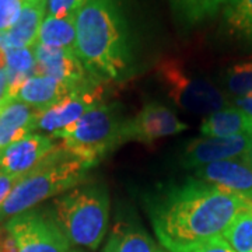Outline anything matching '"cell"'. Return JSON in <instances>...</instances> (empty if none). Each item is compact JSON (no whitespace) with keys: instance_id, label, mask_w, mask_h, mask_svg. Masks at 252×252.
<instances>
[{"instance_id":"28","label":"cell","mask_w":252,"mask_h":252,"mask_svg":"<svg viewBox=\"0 0 252 252\" xmlns=\"http://www.w3.org/2000/svg\"><path fill=\"white\" fill-rule=\"evenodd\" d=\"M21 177L16 175H7V174H0V206L4 203V200L7 199L13 188L17 185Z\"/></svg>"},{"instance_id":"12","label":"cell","mask_w":252,"mask_h":252,"mask_svg":"<svg viewBox=\"0 0 252 252\" xmlns=\"http://www.w3.org/2000/svg\"><path fill=\"white\" fill-rule=\"evenodd\" d=\"M251 135L231 137H199L189 142L181 156V164L187 168H198L212 162L243 157L251 143Z\"/></svg>"},{"instance_id":"16","label":"cell","mask_w":252,"mask_h":252,"mask_svg":"<svg viewBox=\"0 0 252 252\" xmlns=\"http://www.w3.org/2000/svg\"><path fill=\"white\" fill-rule=\"evenodd\" d=\"M39 111L20 99H10L0 108V150L31 135L36 129Z\"/></svg>"},{"instance_id":"9","label":"cell","mask_w":252,"mask_h":252,"mask_svg":"<svg viewBox=\"0 0 252 252\" xmlns=\"http://www.w3.org/2000/svg\"><path fill=\"white\" fill-rule=\"evenodd\" d=\"M104 87L102 84L95 81L90 86L73 93L67 98L51 108L41 111L36 119V129H41L49 136L63 127L73 125L83 115H86L90 109L97 107L102 102Z\"/></svg>"},{"instance_id":"3","label":"cell","mask_w":252,"mask_h":252,"mask_svg":"<svg viewBox=\"0 0 252 252\" xmlns=\"http://www.w3.org/2000/svg\"><path fill=\"white\" fill-rule=\"evenodd\" d=\"M87 170L90 168L84 162L58 146L35 170L20 178L0 206V220L21 215L46 199L73 189L84 180Z\"/></svg>"},{"instance_id":"6","label":"cell","mask_w":252,"mask_h":252,"mask_svg":"<svg viewBox=\"0 0 252 252\" xmlns=\"http://www.w3.org/2000/svg\"><path fill=\"white\" fill-rule=\"evenodd\" d=\"M157 76L170 98L184 111L199 115H212L224 108L225 98L212 83L193 77L180 63L165 59L157 66Z\"/></svg>"},{"instance_id":"8","label":"cell","mask_w":252,"mask_h":252,"mask_svg":"<svg viewBox=\"0 0 252 252\" xmlns=\"http://www.w3.org/2000/svg\"><path fill=\"white\" fill-rule=\"evenodd\" d=\"M187 129L188 125L182 122L174 111L161 104L152 102L144 105L135 118L126 119L122 140L124 143L130 140L152 143L157 139L177 135Z\"/></svg>"},{"instance_id":"21","label":"cell","mask_w":252,"mask_h":252,"mask_svg":"<svg viewBox=\"0 0 252 252\" xmlns=\"http://www.w3.org/2000/svg\"><path fill=\"white\" fill-rule=\"evenodd\" d=\"M171 7L182 24L193 27L216 16L228 0H170Z\"/></svg>"},{"instance_id":"13","label":"cell","mask_w":252,"mask_h":252,"mask_svg":"<svg viewBox=\"0 0 252 252\" xmlns=\"http://www.w3.org/2000/svg\"><path fill=\"white\" fill-rule=\"evenodd\" d=\"M199 181L252 199V167L241 158L217 161L195 168Z\"/></svg>"},{"instance_id":"32","label":"cell","mask_w":252,"mask_h":252,"mask_svg":"<svg viewBox=\"0 0 252 252\" xmlns=\"http://www.w3.org/2000/svg\"><path fill=\"white\" fill-rule=\"evenodd\" d=\"M243 160L245 162H248L250 165L252 167V140L251 143H250V147H248V150L245 152V154L243 156Z\"/></svg>"},{"instance_id":"25","label":"cell","mask_w":252,"mask_h":252,"mask_svg":"<svg viewBox=\"0 0 252 252\" xmlns=\"http://www.w3.org/2000/svg\"><path fill=\"white\" fill-rule=\"evenodd\" d=\"M24 3L26 0H0V32L17 23Z\"/></svg>"},{"instance_id":"31","label":"cell","mask_w":252,"mask_h":252,"mask_svg":"<svg viewBox=\"0 0 252 252\" xmlns=\"http://www.w3.org/2000/svg\"><path fill=\"white\" fill-rule=\"evenodd\" d=\"M7 67V56H6V51H3L0 48V70Z\"/></svg>"},{"instance_id":"23","label":"cell","mask_w":252,"mask_h":252,"mask_svg":"<svg viewBox=\"0 0 252 252\" xmlns=\"http://www.w3.org/2000/svg\"><path fill=\"white\" fill-rule=\"evenodd\" d=\"M7 56V67L6 70L10 73H17L31 77L35 74V54L34 48H20L6 51Z\"/></svg>"},{"instance_id":"33","label":"cell","mask_w":252,"mask_h":252,"mask_svg":"<svg viewBox=\"0 0 252 252\" xmlns=\"http://www.w3.org/2000/svg\"><path fill=\"white\" fill-rule=\"evenodd\" d=\"M26 1H46V0H26Z\"/></svg>"},{"instance_id":"24","label":"cell","mask_w":252,"mask_h":252,"mask_svg":"<svg viewBox=\"0 0 252 252\" xmlns=\"http://www.w3.org/2000/svg\"><path fill=\"white\" fill-rule=\"evenodd\" d=\"M227 87L235 95L241 97L252 91V62L234 64L227 72Z\"/></svg>"},{"instance_id":"34","label":"cell","mask_w":252,"mask_h":252,"mask_svg":"<svg viewBox=\"0 0 252 252\" xmlns=\"http://www.w3.org/2000/svg\"><path fill=\"white\" fill-rule=\"evenodd\" d=\"M69 252H83V251H77V250H74V251H69Z\"/></svg>"},{"instance_id":"1","label":"cell","mask_w":252,"mask_h":252,"mask_svg":"<svg viewBox=\"0 0 252 252\" xmlns=\"http://www.w3.org/2000/svg\"><path fill=\"white\" fill-rule=\"evenodd\" d=\"M248 210H252V199L203 181L189 180L156 198L150 219L162 247L168 252H184L221 237Z\"/></svg>"},{"instance_id":"4","label":"cell","mask_w":252,"mask_h":252,"mask_svg":"<svg viewBox=\"0 0 252 252\" xmlns=\"http://www.w3.org/2000/svg\"><path fill=\"white\" fill-rule=\"evenodd\" d=\"M55 219L70 245L97 250L108 230L107 189L97 184L70 189L55 200Z\"/></svg>"},{"instance_id":"30","label":"cell","mask_w":252,"mask_h":252,"mask_svg":"<svg viewBox=\"0 0 252 252\" xmlns=\"http://www.w3.org/2000/svg\"><path fill=\"white\" fill-rule=\"evenodd\" d=\"M235 107L252 117V91L235 99Z\"/></svg>"},{"instance_id":"19","label":"cell","mask_w":252,"mask_h":252,"mask_svg":"<svg viewBox=\"0 0 252 252\" xmlns=\"http://www.w3.org/2000/svg\"><path fill=\"white\" fill-rule=\"evenodd\" d=\"M36 44L56 48H69L76 51V16H46L39 28Z\"/></svg>"},{"instance_id":"7","label":"cell","mask_w":252,"mask_h":252,"mask_svg":"<svg viewBox=\"0 0 252 252\" xmlns=\"http://www.w3.org/2000/svg\"><path fill=\"white\" fill-rule=\"evenodd\" d=\"M17 252H69L70 243L56 219L41 210H28L6 223Z\"/></svg>"},{"instance_id":"20","label":"cell","mask_w":252,"mask_h":252,"mask_svg":"<svg viewBox=\"0 0 252 252\" xmlns=\"http://www.w3.org/2000/svg\"><path fill=\"white\" fill-rule=\"evenodd\" d=\"M223 18L228 34L252 48V0H228Z\"/></svg>"},{"instance_id":"11","label":"cell","mask_w":252,"mask_h":252,"mask_svg":"<svg viewBox=\"0 0 252 252\" xmlns=\"http://www.w3.org/2000/svg\"><path fill=\"white\" fill-rule=\"evenodd\" d=\"M58 146L54 137L45 135H31L0 150V174L23 177L45 160Z\"/></svg>"},{"instance_id":"27","label":"cell","mask_w":252,"mask_h":252,"mask_svg":"<svg viewBox=\"0 0 252 252\" xmlns=\"http://www.w3.org/2000/svg\"><path fill=\"white\" fill-rule=\"evenodd\" d=\"M184 252H235L230 244L225 241L223 237H216L212 240H207L203 243H199L190 247Z\"/></svg>"},{"instance_id":"17","label":"cell","mask_w":252,"mask_h":252,"mask_svg":"<svg viewBox=\"0 0 252 252\" xmlns=\"http://www.w3.org/2000/svg\"><path fill=\"white\" fill-rule=\"evenodd\" d=\"M200 133L206 137L252 136V117L237 107L223 108L209 115L203 121L200 126Z\"/></svg>"},{"instance_id":"15","label":"cell","mask_w":252,"mask_h":252,"mask_svg":"<svg viewBox=\"0 0 252 252\" xmlns=\"http://www.w3.org/2000/svg\"><path fill=\"white\" fill-rule=\"evenodd\" d=\"M84 87H74L72 84H67L64 81L49 77V76H31L23 84L21 90L18 91L17 99L41 112V111L54 107L58 102L72 95L73 93L81 90Z\"/></svg>"},{"instance_id":"14","label":"cell","mask_w":252,"mask_h":252,"mask_svg":"<svg viewBox=\"0 0 252 252\" xmlns=\"http://www.w3.org/2000/svg\"><path fill=\"white\" fill-rule=\"evenodd\" d=\"M45 13L46 1H26L17 23L0 32V48L3 51L34 48Z\"/></svg>"},{"instance_id":"5","label":"cell","mask_w":252,"mask_h":252,"mask_svg":"<svg viewBox=\"0 0 252 252\" xmlns=\"http://www.w3.org/2000/svg\"><path fill=\"white\" fill-rule=\"evenodd\" d=\"M126 119L115 102H101L73 125L55 132L51 137L61 139L63 149L89 168L124 143L122 132Z\"/></svg>"},{"instance_id":"29","label":"cell","mask_w":252,"mask_h":252,"mask_svg":"<svg viewBox=\"0 0 252 252\" xmlns=\"http://www.w3.org/2000/svg\"><path fill=\"white\" fill-rule=\"evenodd\" d=\"M9 95V79H7V70H0V108L10 101Z\"/></svg>"},{"instance_id":"26","label":"cell","mask_w":252,"mask_h":252,"mask_svg":"<svg viewBox=\"0 0 252 252\" xmlns=\"http://www.w3.org/2000/svg\"><path fill=\"white\" fill-rule=\"evenodd\" d=\"M87 0H46V14L52 17L76 16Z\"/></svg>"},{"instance_id":"2","label":"cell","mask_w":252,"mask_h":252,"mask_svg":"<svg viewBox=\"0 0 252 252\" xmlns=\"http://www.w3.org/2000/svg\"><path fill=\"white\" fill-rule=\"evenodd\" d=\"M76 54L97 81H124L133 69V49L117 0H87L76 13Z\"/></svg>"},{"instance_id":"18","label":"cell","mask_w":252,"mask_h":252,"mask_svg":"<svg viewBox=\"0 0 252 252\" xmlns=\"http://www.w3.org/2000/svg\"><path fill=\"white\" fill-rule=\"evenodd\" d=\"M102 252H168L144 231L132 225H117Z\"/></svg>"},{"instance_id":"10","label":"cell","mask_w":252,"mask_h":252,"mask_svg":"<svg viewBox=\"0 0 252 252\" xmlns=\"http://www.w3.org/2000/svg\"><path fill=\"white\" fill-rule=\"evenodd\" d=\"M34 54L36 62L34 76H49L74 87H84L97 81L84 69L74 49L36 44Z\"/></svg>"},{"instance_id":"22","label":"cell","mask_w":252,"mask_h":252,"mask_svg":"<svg viewBox=\"0 0 252 252\" xmlns=\"http://www.w3.org/2000/svg\"><path fill=\"white\" fill-rule=\"evenodd\" d=\"M221 237L235 252H252V210L237 217Z\"/></svg>"}]
</instances>
